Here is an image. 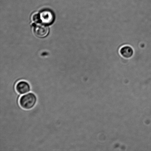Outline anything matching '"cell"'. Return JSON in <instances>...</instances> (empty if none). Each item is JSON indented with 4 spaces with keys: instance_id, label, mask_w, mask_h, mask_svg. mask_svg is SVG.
Here are the masks:
<instances>
[{
    "instance_id": "obj_4",
    "label": "cell",
    "mask_w": 151,
    "mask_h": 151,
    "mask_svg": "<svg viewBox=\"0 0 151 151\" xmlns=\"http://www.w3.org/2000/svg\"><path fill=\"white\" fill-rule=\"evenodd\" d=\"M49 32L48 28L45 25L37 24L35 28V35L39 37L43 38L46 36Z\"/></svg>"
},
{
    "instance_id": "obj_2",
    "label": "cell",
    "mask_w": 151,
    "mask_h": 151,
    "mask_svg": "<svg viewBox=\"0 0 151 151\" xmlns=\"http://www.w3.org/2000/svg\"><path fill=\"white\" fill-rule=\"evenodd\" d=\"M15 88L18 94L20 96L27 94L31 91V86L30 83L25 80H21L16 84Z\"/></svg>"
},
{
    "instance_id": "obj_3",
    "label": "cell",
    "mask_w": 151,
    "mask_h": 151,
    "mask_svg": "<svg viewBox=\"0 0 151 151\" xmlns=\"http://www.w3.org/2000/svg\"><path fill=\"white\" fill-rule=\"evenodd\" d=\"M40 19L44 24H50L52 23L54 20V15L49 10H44L40 14Z\"/></svg>"
},
{
    "instance_id": "obj_5",
    "label": "cell",
    "mask_w": 151,
    "mask_h": 151,
    "mask_svg": "<svg viewBox=\"0 0 151 151\" xmlns=\"http://www.w3.org/2000/svg\"><path fill=\"white\" fill-rule=\"evenodd\" d=\"M120 53L122 57L126 58H129L132 57L134 54L133 48L129 46H124L120 49Z\"/></svg>"
},
{
    "instance_id": "obj_1",
    "label": "cell",
    "mask_w": 151,
    "mask_h": 151,
    "mask_svg": "<svg viewBox=\"0 0 151 151\" xmlns=\"http://www.w3.org/2000/svg\"><path fill=\"white\" fill-rule=\"evenodd\" d=\"M37 97L35 93L31 91L21 96L19 103L22 109L29 110L33 109L37 103Z\"/></svg>"
}]
</instances>
